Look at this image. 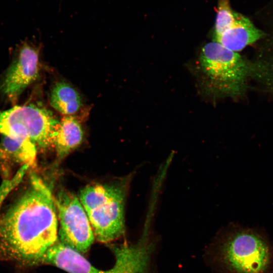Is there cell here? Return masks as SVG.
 <instances>
[{"label": "cell", "instance_id": "6da1fadb", "mask_svg": "<svg viewBox=\"0 0 273 273\" xmlns=\"http://www.w3.org/2000/svg\"><path fill=\"white\" fill-rule=\"evenodd\" d=\"M49 188L37 176L0 220V251L28 263L41 262L59 240L57 210Z\"/></svg>", "mask_w": 273, "mask_h": 273}, {"label": "cell", "instance_id": "7a4b0ae2", "mask_svg": "<svg viewBox=\"0 0 273 273\" xmlns=\"http://www.w3.org/2000/svg\"><path fill=\"white\" fill-rule=\"evenodd\" d=\"M214 249V259L226 273H271L273 248L260 229L231 224Z\"/></svg>", "mask_w": 273, "mask_h": 273}, {"label": "cell", "instance_id": "3957f363", "mask_svg": "<svg viewBox=\"0 0 273 273\" xmlns=\"http://www.w3.org/2000/svg\"><path fill=\"white\" fill-rule=\"evenodd\" d=\"M197 67L203 88L216 98L243 95L252 73V63L214 41L202 48Z\"/></svg>", "mask_w": 273, "mask_h": 273}, {"label": "cell", "instance_id": "277c9868", "mask_svg": "<svg viewBox=\"0 0 273 273\" xmlns=\"http://www.w3.org/2000/svg\"><path fill=\"white\" fill-rule=\"evenodd\" d=\"M155 245L145 232L136 243L113 248L115 263L111 268L102 270L92 265L82 254L58 240L47 250L41 262L69 273H149L151 256Z\"/></svg>", "mask_w": 273, "mask_h": 273}, {"label": "cell", "instance_id": "5b68a950", "mask_svg": "<svg viewBox=\"0 0 273 273\" xmlns=\"http://www.w3.org/2000/svg\"><path fill=\"white\" fill-rule=\"evenodd\" d=\"M78 198L97 241L109 243L122 235L125 191L121 185H88L80 191Z\"/></svg>", "mask_w": 273, "mask_h": 273}, {"label": "cell", "instance_id": "8992f818", "mask_svg": "<svg viewBox=\"0 0 273 273\" xmlns=\"http://www.w3.org/2000/svg\"><path fill=\"white\" fill-rule=\"evenodd\" d=\"M59 121L47 109L34 104L0 111V133L27 140L36 147L53 146Z\"/></svg>", "mask_w": 273, "mask_h": 273}, {"label": "cell", "instance_id": "52a82bcc", "mask_svg": "<svg viewBox=\"0 0 273 273\" xmlns=\"http://www.w3.org/2000/svg\"><path fill=\"white\" fill-rule=\"evenodd\" d=\"M54 200L60 223L59 241L81 254L85 253L93 244L95 236L79 198L67 190H61Z\"/></svg>", "mask_w": 273, "mask_h": 273}, {"label": "cell", "instance_id": "ba28073f", "mask_svg": "<svg viewBox=\"0 0 273 273\" xmlns=\"http://www.w3.org/2000/svg\"><path fill=\"white\" fill-rule=\"evenodd\" d=\"M38 72V52L30 45L25 44L5 74L1 90L10 99L15 100L36 79Z\"/></svg>", "mask_w": 273, "mask_h": 273}, {"label": "cell", "instance_id": "9c48e42d", "mask_svg": "<svg viewBox=\"0 0 273 273\" xmlns=\"http://www.w3.org/2000/svg\"><path fill=\"white\" fill-rule=\"evenodd\" d=\"M263 35L248 18L237 13L234 22L220 34L213 37V41L236 52L255 42Z\"/></svg>", "mask_w": 273, "mask_h": 273}, {"label": "cell", "instance_id": "30bf717a", "mask_svg": "<svg viewBox=\"0 0 273 273\" xmlns=\"http://www.w3.org/2000/svg\"><path fill=\"white\" fill-rule=\"evenodd\" d=\"M83 132L76 118L65 116L59 122L54 138L53 147L60 158L66 156L82 142Z\"/></svg>", "mask_w": 273, "mask_h": 273}, {"label": "cell", "instance_id": "8fae6325", "mask_svg": "<svg viewBox=\"0 0 273 273\" xmlns=\"http://www.w3.org/2000/svg\"><path fill=\"white\" fill-rule=\"evenodd\" d=\"M0 157L31 166L35 162L36 146L27 140L3 135L0 142Z\"/></svg>", "mask_w": 273, "mask_h": 273}, {"label": "cell", "instance_id": "7c38bea8", "mask_svg": "<svg viewBox=\"0 0 273 273\" xmlns=\"http://www.w3.org/2000/svg\"><path fill=\"white\" fill-rule=\"evenodd\" d=\"M50 102L56 110L65 115L76 113L82 105L79 94L70 85L62 81L58 82L53 86Z\"/></svg>", "mask_w": 273, "mask_h": 273}]
</instances>
